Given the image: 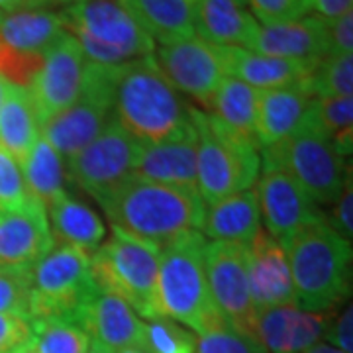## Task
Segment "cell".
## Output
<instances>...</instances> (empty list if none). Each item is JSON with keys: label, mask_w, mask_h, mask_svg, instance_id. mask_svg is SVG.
Here are the masks:
<instances>
[{"label": "cell", "mask_w": 353, "mask_h": 353, "mask_svg": "<svg viewBox=\"0 0 353 353\" xmlns=\"http://www.w3.org/2000/svg\"><path fill=\"white\" fill-rule=\"evenodd\" d=\"M99 204L112 228L157 245L190 230L201 232L206 208L199 192L152 183L136 175L122 181Z\"/></svg>", "instance_id": "6da1fadb"}, {"label": "cell", "mask_w": 353, "mask_h": 353, "mask_svg": "<svg viewBox=\"0 0 353 353\" xmlns=\"http://www.w3.org/2000/svg\"><path fill=\"white\" fill-rule=\"evenodd\" d=\"M112 118L139 145H153L189 124L190 104L150 55L118 67Z\"/></svg>", "instance_id": "7a4b0ae2"}, {"label": "cell", "mask_w": 353, "mask_h": 353, "mask_svg": "<svg viewBox=\"0 0 353 353\" xmlns=\"http://www.w3.org/2000/svg\"><path fill=\"white\" fill-rule=\"evenodd\" d=\"M206 238L190 230L161 245L157 275V316L189 326L199 336L230 326L216 308L204 267Z\"/></svg>", "instance_id": "3957f363"}, {"label": "cell", "mask_w": 353, "mask_h": 353, "mask_svg": "<svg viewBox=\"0 0 353 353\" xmlns=\"http://www.w3.org/2000/svg\"><path fill=\"white\" fill-rule=\"evenodd\" d=\"M296 308L326 314L350 301L352 241L324 222L306 228L285 245Z\"/></svg>", "instance_id": "277c9868"}, {"label": "cell", "mask_w": 353, "mask_h": 353, "mask_svg": "<svg viewBox=\"0 0 353 353\" xmlns=\"http://www.w3.org/2000/svg\"><path fill=\"white\" fill-rule=\"evenodd\" d=\"M59 14L87 63L122 67L155 53V41L124 0H83Z\"/></svg>", "instance_id": "5b68a950"}, {"label": "cell", "mask_w": 353, "mask_h": 353, "mask_svg": "<svg viewBox=\"0 0 353 353\" xmlns=\"http://www.w3.org/2000/svg\"><path fill=\"white\" fill-rule=\"evenodd\" d=\"M199 138L196 183L204 204L250 190L261 169L259 145L230 132L210 112L190 106Z\"/></svg>", "instance_id": "8992f818"}, {"label": "cell", "mask_w": 353, "mask_h": 353, "mask_svg": "<svg viewBox=\"0 0 353 353\" xmlns=\"http://www.w3.org/2000/svg\"><path fill=\"white\" fill-rule=\"evenodd\" d=\"M161 245L112 228V238L90 255V275L102 292L114 294L148 320L157 316Z\"/></svg>", "instance_id": "52a82bcc"}, {"label": "cell", "mask_w": 353, "mask_h": 353, "mask_svg": "<svg viewBox=\"0 0 353 353\" xmlns=\"http://www.w3.org/2000/svg\"><path fill=\"white\" fill-rule=\"evenodd\" d=\"M263 167L285 171L316 204L326 206L340 199L352 176L334 145L306 122L287 139L263 148Z\"/></svg>", "instance_id": "ba28073f"}, {"label": "cell", "mask_w": 353, "mask_h": 353, "mask_svg": "<svg viewBox=\"0 0 353 353\" xmlns=\"http://www.w3.org/2000/svg\"><path fill=\"white\" fill-rule=\"evenodd\" d=\"M94 290L90 255L73 245L55 243L32 267L30 320L69 318L79 324L81 310Z\"/></svg>", "instance_id": "9c48e42d"}, {"label": "cell", "mask_w": 353, "mask_h": 353, "mask_svg": "<svg viewBox=\"0 0 353 353\" xmlns=\"http://www.w3.org/2000/svg\"><path fill=\"white\" fill-rule=\"evenodd\" d=\"M118 67L85 63L83 90L75 104L41 126V136L63 159L87 148L112 120L114 81Z\"/></svg>", "instance_id": "30bf717a"}, {"label": "cell", "mask_w": 353, "mask_h": 353, "mask_svg": "<svg viewBox=\"0 0 353 353\" xmlns=\"http://www.w3.org/2000/svg\"><path fill=\"white\" fill-rule=\"evenodd\" d=\"M141 148L143 145H139L112 118L87 148L67 159V176L99 202L122 181L134 175Z\"/></svg>", "instance_id": "8fae6325"}, {"label": "cell", "mask_w": 353, "mask_h": 353, "mask_svg": "<svg viewBox=\"0 0 353 353\" xmlns=\"http://www.w3.org/2000/svg\"><path fill=\"white\" fill-rule=\"evenodd\" d=\"M206 281L212 303L228 324L253 338L255 308L250 294L245 245L232 241H206Z\"/></svg>", "instance_id": "7c38bea8"}, {"label": "cell", "mask_w": 353, "mask_h": 353, "mask_svg": "<svg viewBox=\"0 0 353 353\" xmlns=\"http://www.w3.org/2000/svg\"><path fill=\"white\" fill-rule=\"evenodd\" d=\"M85 63V55L69 32H63L43 53L38 75L28 87L38 114L39 128L65 112L81 97Z\"/></svg>", "instance_id": "4fadbf2b"}, {"label": "cell", "mask_w": 353, "mask_h": 353, "mask_svg": "<svg viewBox=\"0 0 353 353\" xmlns=\"http://www.w3.org/2000/svg\"><path fill=\"white\" fill-rule=\"evenodd\" d=\"M153 57L179 92L192 97L202 108H210L216 88L228 75L222 46L192 36L179 43L161 46Z\"/></svg>", "instance_id": "5bb4252c"}, {"label": "cell", "mask_w": 353, "mask_h": 353, "mask_svg": "<svg viewBox=\"0 0 353 353\" xmlns=\"http://www.w3.org/2000/svg\"><path fill=\"white\" fill-rule=\"evenodd\" d=\"M255 194L269 236H273L283 248L303 230L326 220V214L303 187L275 167H263Z\"/></svg>", "instance_id": "9a60e30c"}, {"label": "cell", "mask_w": 353, "mask_h": 353, "mask_svg": "<svg viewBox=\"0 0 353 353\" xmlns=\"http://www.w3.org/2000/svg\"><path fill=\"white\" fill-rule=\"evenodd\" d=\"M245 263L255 314L277 306H296L287 250L263 228L245 245Z\"/></svg>", "instance_id": "2e32d148"}, {"label": "cell", "mask_w": 353, "mask_h": 353, "mask_svg": "<svg viewBox=\"0 0 353 353\" xmlns=\"http://www.w3.org/2000/svg\"><path fill=\"white\" fill-rule=\"evenodd\" d=\"M55 245L46 206L30 199L22 208L0 212V269H26Z\"/></svg>", "instance_id": "e0dca14e"}, {"label": "cell", "mask_w": 353, "mask_h": 353, "mask_svg": "<svg viewBox=\"0 0 353 353\" xmlns=\"http://www.w3.org/2000/svg\"><path fill=\"white\" fill-rule=\"evenodd\" d=\"M196 157L199 138L190 118L189 124L171 138L141 148L134 175L159 185L199 192Z\"/></svg>", "instance_id": "ac0fdd59"}, {"label": "cell", "mask_w": 353, "mask_h": 353, "mask_svg": "<svg viewBox=\"0 0 353 353\" xmlns=\"http://www.w3.org/2000/svg\"><path fill=\"white\" fill-rule=\"evenodd\" d=\"M79 326L87 332L90 343L106 352L124 347L145 350V328L138 314L122 299L94 290L79 316Z\"/></svg>", "instance_id": "d6986e66"}, {"label": "cell", "mask_w": 353, "mask_h": 353, "mask_svg": "<svg viewBox=\"0 0 353 353\" xmlns=\"http://www.w3.org/2000/svg\"><path fill=\"white\" fill-rule=\"evenodd\" d=\"M328 316L277 306L255 314L253 338L267 353H304L324 338Z\"/></svg>", "instance_id": "ffe728a7"}, {"label": "cell", "mask_w": 353, "mask_h": 353, "mask_svg": "<svg viewBox=\"0 0 353 353\" xmlns=\"http://www.w3.org/2000/svg\"><path fill=\"white\" fill-rule=\"evenodd\" d=\"M250 51L303 63H318L330 55L326 20L318 16H304L301 20L283 24H259L250 43Z\"/></svg>", "instance_id": "44dd1931"}, {"label": "cell", "mask_w": 353, "mask_h": 353, "mask_svg": "<svg viewBox=\"0 0 353 353\" xmlns=\"http://www.w3.org/2000/svg\"><path fill=\"white\" fill-rule=\"evenodd\" d=\"M257 26L248 0H194V34L208 43L250 50Z\"/></svg>", "instance_id": "7402d4cb"}, {"label": "cell", "mask_w": 353, "mask_h": 353, "mask_svg": "<svg viewBox=\"0 0 353 353\" xmlns=\"http://www.w3.org/2000/svg\"><path fill=\"white\" fill-rule=\"evenodd\" d=\"M312 99L314 97H310L303 85L259 90L255 118V139L259 150L275 145L294 134L304 122Z\"/></svg>", "instance_id": "603a6c76"}, {"label": "cell", "mask_w": 353, "mask_h": 353, "mask_svg": "<svg viewBox=\"0 0 353 353\" xmlns=\"http://www.w3.org/2000/svg\"><path fill=\"white\" fill-rule=\"evenodd\" d=\"M226 73L257 90L303 85L316 63H303L273 55H261L243 48H224Z\"/></svg>", "instance_id": "cb8c5ba5"}, {"label": "cell", "mask_w": 353, "mask_h": 353, "mask_svg": "<svg viewBox=\"0 0 353 353\" xmlns=\"http://www.w3.org/2000/svg\"><path fill=\"white\" fill-rule=\"evenodd\" d=\"M61 14L50 8L0 10V46L22 55H43L63 34Z\"/></svg>", "instance_id": "d4e9b609"}, {"label": "cell", "mask_w": 353, "mask_h": 353, "mask_svg": "<svg viewBox=\"0 0 353 353\" xmlns=\"http://www.w3.org/2000/svg\"><path fill=\"white\" fill-rule=\"evenodd\" d=\"M261 230V212L255 190H243L224 201L206 204L201 234L212 241H232L248 245Z\"/></svg>", "instance_id": "484cf974"}, {"label": "cell", "mask_w": 353, "mask_h": 353, "mask_svg": "<svg viewBox=\"0 0 353 353\" xmlns=\"http://www.w3.org/2000/svg\"><path fill=\"white\" fill-rule=\"evenodd\" d=\"M46 210L50 216L51 236L55 243L59 241L73 245L92 255L106 240V226L101 216L69 192H65Z\"/></svg>", "instance_id": "4316f807"}, {"label": "cell", "mask_w": 353, "mask_h": 353, "mask_svg": "<svg viewBox=\"0 0 353 353\" xmlns=\"http://www.w3.org/2000/svg\"><path fill=\"white\" fill-rule=\"evenodd\" d=\"M130 10L161 46H171L196 36L194 0H126Z\"/></svg>", "instance_id": "83f0119b"}, {"label": "cell", "mask_w": 353, "mask_h": 353, "mask_svg": "<svg viewBox=\"0 0 353 353\" xmlns=\"http://www.w3.org/2000/svg\"><path fill=\"white\" fill-rule=\"evenodd\" d=\"M39 136L41 128L28 88L10 85L0 106V148L22 165Z\"/></svg>", "instance_id": "f1b7e54d"}, {"label": "cell", "mask_w": 353, "mask_h": 353, "mask_svg": "<svg viewBox=\"0 0 353 353\" xmlns=\"http://www.w3.org/2000/svg\"><path fill=\"white\" fill-rule=\"evenodd\" d=\"M257 102H259L257 88L245 85L236 77L226 75L222 79L220 87L216 88L208 110H212L210 114L230 132L257 143L255 139Z\"/></svg>", "instance_id": "f546056e"}, {"label": "cell", "mask_w": 353, "mask_h": 353, "mask_svg": "<svg viewBox=\"0 0 353 353\" xmlns=\"http://www.w3.org/2000/svg\"><path fill=\"white\" fill-rule=\"evenodd\" d=\"M20 167L30 196L41 202L46 208L67 192L63 157L53 150V145L43 136H39Z\"/></svg>", "instance_id": "4dcf8cb0"}, {"label": "cell", "mask_w": 353, "mask_h": 353, "mask_svg": "<svg viewBox=\"0 0 353 353\" xmlns=\"http://www.w3.org/2000/svg\"><path fill=\"white\" fill-rule=\"evenodd\" d=\"M304 122L328 139L341 157L353 150V99H312Z\"/></svg>", "instance_id": "1f68e13d"}, {"label": "cell", "mask_w": 353, "mask_h": 353, "mask_svg": "<svg viewBox=\"0 0 353 353\" xmlns=\"http://www.w3.org/2000/svg\"><path fill=\"white\" fill-rule=\"evenodd\" d=\"M32 347L36 353H88L90 338L87 332L69 318H38L30 320Z\"/></svg>", "instance_id": "d6a6232c"}, {"label": "cell", "mask_w": 353, "mask_h": 353, "mask_svg": "<svg viewBox=\"0 0 353 353\" xmlns=\"http://www.w3.org/2000/svg\"><path fill=\"white\" fill-rule=\"evenodd\" d=\"M304 90L314 99L352 97L353 57L352 53L328 55L320 59L303 83Z\"/></svg>", "instance_id": "836d02e7"}, {"label": "cell", "mask_w": 353, "mask_h": 353, "mask_svg": "<svg viewBox=\"0 0 353 353\" xmlns=\"http://www.w3.org/2000/svg\"><path fill=\"white\" fill-rule=\"evenodd\" d=\"M148 353H194L196 336L169 318H155L143 324Z\"/></svg>", "instance_id": "e575fe53"}, {"label": "cell", "mask_w": 353, "mask_h": 353, "mask_svg": "<svg viewBox=\"0 0 353 353\" xmlns=\"http://www.w3.org/2000/svg\"><path fill=\"white\" fill-rule=\"evenodd\" d=\"M32 271L0 269V314L20 316L30 320Z\"/></svg>", "instance_id": "d590c367"}, {"label": "cell", "mask_w": 353, "mask_h": 353, "mask_svg": "<svg viewBox=\"0 0 353 353\" xmlns=\"http://www.w3.org/2000/svg\"><path fill=\"white\" fill-rule=\"evenodd\" d=\"M194 353H267L259 341L232 326L210 330L196 338Z\"/></svg>", "instance_id": "8d00e7d4"}, {"label": "cell", "mask_w": 353, "mask_h": 353, "mask_svg": "<svg viewBox=\"0 0 353 353\" xmlns=\"http://www.w3.org/2000/svg\"><path fill=\"white\" fill-rule=\"evenodd\" d=\"M22 167L10 153L0 148V212H12L30 201Z\"/></svg>", "instance_id": "74e56055"}, {"label": "cell", "mask_w": 353, "mask_h": 353, "mask_svg": "<svg viewBox=\"0 0 353 353\" xmlns=\"http://www.w3.org/2000/svg\"><path fill=\"white\" fill-rule=\"evenodd\" d=\"M248 6L261 26L301 20L312 12V0H248Z\"/></svg>", "instance_id": "f35d334b"}, {"label": "cell", "mask_w": 353, "mask_h": 353, "mask_svg": "<svg viewBox=\"0 0 353 353\" xmlns=\"http://www.w3.org/2000/svg\"><path fill=\"white\" fill-rule=\"evenodd\" d=\"M32 340L30 320L12 314H0V353H14Z\"/></svg>", "instance_id": "ab89813d"}, {"label": "cell", "mask_w": 353, "mask_h": 353, "mask_svg": "<svg viewBox=\"0 0 353 353\" xmlns=\"http://www.w3.org/2000/svg\"><path fill=\"white\" fill-rule=\"evenodd\" d=\"M326 224H328L334 232H338L343 240L352 241L353 236V185L352 176L347 179L343 192L340 199L334 202L332 212L326 216Z\"/></svg>", "instance_id": "60d3db41"}, {"label": "cell", "mask_w": 353, "mask_h": 353, "mask_svg": "<svg viewBox=\"0 0 353 353\" xmlns=\"http://www.w3.org/2000/svg\"><path fill=\"white\" fill-rule=\"evenodd\" d=\"M324 338L330 341V345L338 347L340 352L353 353V308L350 301L341 308L334 322L328 320Z\"/></svg>", "instance_id": "b9f144b4"}, {"label": "cell", "mask_w": 353, "mask_h": 353, "mask_svg": "<svg viewBox=\"0 0 353 353\" xmlns=\"http://www.w3.org/2000/svg\"><path fill=\"white\" fill-rule=\"evenodd\" d=\"M330 55H343L353 50V14H343L338 20L326 22Z\"/></svg>", "instance_id": "7bdbcfd3"}, {"label": "cell", "mask_w": 353, "mask_h": 353, "mask_svg": "<svg viewBox=\"0 0 353 353\" xmlns=\"http://www.w3.org/2000/svg\"><path fill=\"white\" fill-rule=\"evenodd\" d=\"M353 0H312V10H316L318 18L332 22L338 20L343 14L352 12Z\"/></svg>", "instance_id": "ee69618b"}, {"label": "cell", "mask_w": 353, "mask_h": 353, "mask_svg": "<svg viewBox=\"0 0 353 353\" xmlns=\"http://www.w3.org/2000/svg\"><path fill=\"white\" fill-rule=\"evenodd\" d=\"M30 0H0L2 12H14V10H28Z\"/></svg>", "instance_id": "f6af8a7d"}, {"label": "cell", "mask_w": 353, "mask_h": 353, "mask_svg": "<svg viewBox=\"0 0 353 353\" xmlns=\"http://www.w3.org/2000/svg\"><path fill=\"white\" fill-rule=\"evenodd\" d=\"M304 353H343L340 352L338 347H334V345H330V343H316L314 347H310L308 352Z\"/></svg>", "instance_id": "bcb514c9"}, {"label": "cell", "mask_w": 353, "mask_h": 353, "mask_svg": "<svg viewBox=\"0 0 353 353\" xmlns=\"http://www.w3.org/2000/svg\"><path fill=\"white\" fill-rule=\"evenodd\" d=\"M48 6H61V0H30V8H48Z\"/></svg>", "instance_id": "7dc6e473"}, {"label": "cell", "mask_w": 353, "mask_h": 353, "mask_svg": "<svg viewBox=\"0 0 353 353\" xmlns=\"http://www.w3.org/2000/svg\"><path fill=\"white\" fill-rule=\"evenodd\" d=\"M8 87H10V83L4 79V77L0 75V106H2V102L6 99V92H8Z\"/></svg>", "instance_id": "c3c4849f"}, {"label": "cell", "mask_w": 353, "mask_h": 353, "mask_svg": "<svg viewBox=\"0 0 353 353\" xmlns=\"http://www.w3.org/2000/svg\"><path fill=\"white\" fill-rule=\"evenodd\" d=\"M106 352V350H104ZM106 353H148L145 350H139V347H124V350H118V352H106Z\"/></svg>", "instance_id": "681fc988"}, {"label": "cell", "mask_w": 353, "mask_h": 353, "mask_svg": "<svg viewBox=\"0 0 353 353\" xmlns=\"http://www.w3.org/2000/svg\"><path fill=\"white\" fill-rule=\"evenodd\" d=\"M14 353H36V352H34L32 343H28V345H24L22 350H18V352H14Z\"/></svg>", "instance_id": "f907efd6"}, {"label": "cell", "mask_w": 353, "mask_h": 353, "mask_svg": "<svg viewBox=\"0 0 353 353\" xmlns=\"http://www.w3.org/2000/svg\"><path fill=\"white\" fill-rule=\"evenodd\" d=\"M88 353H106L102 347H99V345H94V343H90V350H88Z\"/></svg>", "instance_id": "816d5d0a"}, {"label": "cell", "mask_w": 353, "mask_h": 353, "mask_svg": "<svg viewBox=\"0 0 353 353\" xmlns=\"http://www.w3.org/2000/svg\"><path fill=\"white\" fill-rule=\"evenodd\" d=\"M79 2H83V0H61V4H69V6H73V4H79Z\"/></svg>", "instance_id": "f5cc1de1"}, {"label": "cell", "mask_w": 353, "mask_h": 353, "mask_svg": "<svg viewBox=\"0 0 353 353\" xmlns=\"http://www.w3.org/2000/svg\"><path fill=\"white\" fill-rule=\"evenodd\" d=\"M124 2H126V0H124Z\"/></svg>", "instance_id": "db71d44e"}]
</instances>
